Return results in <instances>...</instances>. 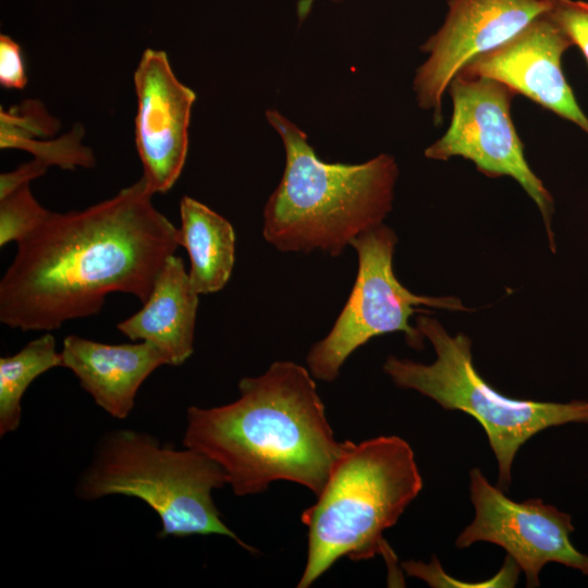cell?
Listing matches in <instances>:
<instances>
[{"mask_svg":"<svg viewBox=\"0 0 588 588\" xmlns=\"http://www.w3.org/2000/svg\"><path fill=\"white\" fill-rule=\"evenodd\" d=\"M269 124L285 150L280 183L264 208L262 235L280 252L339 256L392 210L399 166L380 154L355 164L321 160L307 136L277 110Z\"/></svg>","mask_w":588,"mask_h":588,"instance_id":"obj_3","label":"cell"},{"mask_svg":"<svg viewBox=\"0 0 588 588\" xmlns=\"http://www.w3.org/2000/svg\"><path fill=\"white\" fill-rule=\"evenodd\" d=\"M51 213L33 196L29 183L0 199V246L17 244L32 234Z\"/></svg>","mask_w":588,"mask_h":588,"instance_id":"obj_18","label":"cell"},{"mask_svg":"<svg viewBox=\"0 0 588 588\" xmlns=\"http://www.w3.org/2000/svg\"><path fill=\"white\" fill-rule=\"evenodd\" d=\"M331 1L339 2V1H342V0H331ZM314 2H315V0H299L297 2L296 11H297V16H298L299 21H303V20L306 19V16L311 11Z\"/></svg>","mask_w":588,"mask_h":588,"instance_id":"obj_22","label":"cell"},{"mask_svg":"<svg viewBox=\"0 0 588 588\" xmlns=\"http://www.w3.org/2000/svg\"><path fill=\"white\" fill-rule=\"evenodd\" d=\"M140 177L82 211L51 212L24 241L0 282V321L22 331L59 329L98 314L108 294L148 299L179 229Z\"/></svg>","mask_w":588,"mask_h":588,"instance_id":"obj_1","label":"cell"},{"mask_svg":"<svg viewBox=\"0 0 588 588\" xmlns=\"http://www.w3.org/2000/svg\"><path fill=\"white\" fill-rule=\"evenodd\" d=\"M469 493L475 517L456 538L458 549L478 541L500 546L518 564L526 586L531 588L540 585V571L550 562L588 575V555L579 552L569 539L575 530L569 514L541 499H509L477 467L469 471Z\"/></svg>","mask_w":588,"mask_h":588,"instance_id":"obj_9","label":"cell"},{"mask_svg":"<svg viewBox=\"0 0 588 588\" xmlns=\"http://www.w3.org/2000/svg\"><path fill=\"white\" fill-rule=\"evenodd\" d=\"M422 489L412 446L397 436L343 441L317 501L302 512L307 555L298 588L310 587L342 558L396 560L383 532Z\"/></svg>","mask_w":588,"mask_h":588,"instance_id":"obj_4","label":"cell"},{"mask_svg":"<svg viewBox=\"0 0 588 588\" xmlns=\"http://www.w3.org/2000/svg\"><path fill=\"white\" fill-rule=\"evenodd\" d=\"M198 296L183 259L172 255L158 273L143 308L117 328L132 341L156 346L169 365L180 366L194 351Z\"/></svg>","mask_w":588,"mask_h":588,"instance_id":"obj_14","label":"cell"},{"mask_svg":"<svg viewBox=\"0 0 588 588\" xmlns=\"http://www.w3.org/2000/svg\"><path fill=\"white\" fill-rule=\"evenodd\" d=\"M238 392L225 405L188 407L183 445L221 466L237 497L261 493L279 480L317 495L342 442L308 368L274 362L264 373L242 378Z\"/></svg>","mask_w":588,"mask_h":588,"instance_id":"obj_2","label":"cell"},{"mask_svg":"<svg viewBox=\"0 0 588 588\" xmlns=\"http://www.w3.org/2000/svg\"><path fill=\"white\" fill-rule=\"evenodd\" d=\"M446 91L453 106L451 122L443 136L425 149V157L439 161L462 157L488 177H513L537 205L554 252V201L529 167L514 126L511 106L517 94L497 79L460 73Z\"/></svg>","mask_w":588,"mask_h":588,"instance_id":"obj_8","label":"cell"},{"mask_svg":"<svg viewBox=\"0 0 588 588\" xmlns=\"http://www.w3.org/2000/svg\"><path fill=\"white\" fill-rule=\"evenodd\" d=\"M62 367L70 369L95 403L115 419L128 417L138 389L166 356L144 341L107 344L68 335L60 351Z\"/></svg>","mask_w":588,"mask_h":588,"instance_id":"obj_13","label":"cell"},{"mask_svg":"<svg viewBox=\"0 0 588 588\" xmlns=\"http://www.w3.org/2000/svg\"><path fill=\"white\" fill-rule=\"evenodd\" d=\"M62 366L54 336L46 332L11 356L0 358V436L15 431L22 418V399L30 383Z\"/></svg>","mask_w":588,"mask_h":588,"instance_id":"obj_16","label":"cell"},{"mask_svg":"<svg viewBox=\"0 0 588 588\" xmlns=\"http://www.w3.org/2000/svg\"><path fill=\"white\" fill-rule=\"evenodd\" d=\"M59 128V121L37 100L28 99L8 111L0 110L2 149H22L27 143L52 138Z\"/></svg>","mask_w":588,"mask_h":588,"instance_id":"obj_17","label":"cell"},{"mask_svg":"<svg viewBox=\"0 0 588 588\" xmlns=\"http://www.w3.org/2000/svg\"><path fill=\"white\" fill-rule=\"evenodd\" d=\"M180 246L191 260L188 271L193 286L200 294L222 290L235 261L233 225L205 204L184 196L180 201Z\"/></svg>","mask_w":588,"mask_h":588,"instance_id":"obj_15","label":"cell"},{"mask_svg":"<svg viewBox=\"0 0 588 588\" xmlns=\"http://www.w3.org/2000/svg\"><path fill=\"white\" fill-rule=\"evenodd\" d=\"M395 232L382 224L367 230L351 243L358 258V270L350 296L329 333L309 350L307 368L315 379L333 382L346 359L369 340L385 333L403 332L407 344L424 346V335L409 324L421 307L468 311L453 296L417 295L395 277L393 255Z\"/></svg>","mask_w":588,"mask_h":588,"instance_id":"obj_7","label":"cell"},{"mask_svg":"<svg viewBox=\"0 0 588 588\" xmlns=\"http://www.w3.org/2000/svg\"><path fill=\"white\" fill-rule=\"evenodd\" d=\"M416 328L437 355L431 364L389 356L383 371L402 389L414 390L446 411H461L483 428L498 462V487L507 491L519 448L536 433L568 422L588 424V401L539 402L509 397L492 388L476 370L471 340L451 335L428 315L416 318Z\"/></svg>","mask_w":588,"mask_h":588,"instance_id":"obj_6","label":"cell"},{"mask_svg":"<svg viewBox=\"0 0 588 588\" xmlns=\"http://www.w3.org/2000/svg\"><path fill=\"white\" fill-rule=\"evenodd\" d=\"M553 0H449L441 27L421 45L428 53L413 88L420 109L442 121L443 95L470 60L495 49L551 10Z\"/></svg>","mask_w":588,"mask_h":588,"instance_id":"obj_10","label":"cell"},{"mask_svg":"<svg viewBox=\"0 0 588 588\" xmlns=\"http://www.w3.org/2000/svg\"><path fill=\"white\" fill-rule=\"evenodd\" d=\"M228 485L224 470L208 456L161 444L146 432L112 430L101 437L75 492L85 501L109 495L137 498L159 517V538L219 535L249 552L222 519L212 491Z\"/></svg>","mask_w":588,"mask_h":588,"instance_id":"obj_5","label":"cell"},{"mask_svg":"<svg viewBox=\"0 0 588 588\" xmlns=\"http://www.w3.org/2000/svg\"><path fill=\"white\" fill-rule=\"evenodd\" d=\"M27 83L20 45L8 35L0 36V84L5 88L23 89Z\"/></svg>","mask_w":588,"mask_h":588,"instance_id":"obj_20","label":"cell"},{"mask_svg":"<svg viewBox=\"0 0 588 588\" xmlns=\"http://www.w3.org/2000/svg\"><path fill=\"white\" fill-rule=\"evenodd\" d=\"M553 20L579 48L588 64V1L553 0L549 11Z\"/></svg>","mask_w":588,"mask_h":588,"instance_id":"obj_19","label":"cell"},{"mask_svg":"<svg viewBox=\"0 0 588 588\" xmlns=\"http://www.w3.org/2000/svg\"><path fill=\"white\" fill-rule=\"evenodd\" d=\"M47 169L48 167L46 164L34 159L30 162L21 164L14 171L2 173L0 175V199L20 186L41 176L46 173Z\"/></svg>","mask_w":588,"mask_h":588,"instance_id":"obj_21","label":"cell"},{"mask_svg":"<svg viewBox=\"0 0 588 588\" xmlns=\"http://www.w3.org/2000/svg\"><path fill=\"white\" fill-rule=\"evenodd\" d=\"M137 97L135 145L147 189L167 193L180 177L188 151L196 94L181 83L162 50L146 49L134 72Z\"/></svg>","mask_w":588,"mask_h":588,"instance_id":"obj_11","label":"cell"},{"mask_svg":"<svg viewBox=\"0 0 588 588\" xmlns=\"http://www.w3.org/2000/svg\"><path fill=\"white\" fill-rule=\"evenodd\" d=\"M572 46L548 11L506 42L470 60L458 73L497 79L588 135V117L562 71V57Z\"/></svg>","mask_w":588,"mask_h":588,"instance_id":"obj_12","label":"cell"}]
</instances>
